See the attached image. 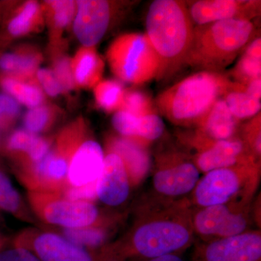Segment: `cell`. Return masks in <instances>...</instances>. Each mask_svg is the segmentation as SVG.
<instances>
[{"label":"cell","mask_w":261,"mask_h":261,"mask_svg":"<svg viewBox=\"0 0 261 261\" xmlns=\"http://www.w3.org/2000/svg\"><path fill=\"white\" fill-rule=\"evenodd\" d=\"M141 208L121 241L105 247L113 261L129 255L154 258L188 246L195 233L190 201L158 198Z\"/></svg>","instance_id":"cell-1"},{"label":"cell","mask_w":261,"mask_h":261,"mask_svg":"<svg viewBox=\"0 0 261 261\" xmlns=\"http://www.w3.org/2000/svg\"><path fill=\"white\" fill-rule=\"evenodd\" d=\"M195 25L185 1L155 0L146 18V35L159 57L157 80L171 76L185 65Z\"/></svg>","instance_id":"cell-2"},{"label":"cell","mask_w":261,"mask_h":261,"mask_svg":"<svg viewBox=\"0 0 261 261\" xmlns=\"http://www.w3.org/2000/svg\"><path fill=\"white\" fill-rule=\"evenodd\" d=\"M232 84L224 73L200 71L163 91L154 102L157 110L174 124L197 127Z\"/></svg>","instance_id":"cell-3"},{"label":"cell","mask_w":261,"mask_h":261,"mask_svg":"<svg viewBox=\"0 0 261 261\" xmlns=\"http://www.w3.org/2000/svg\"><path fill=\"white\" fill-rule=\"evenodd\" d=\"M257 37L252 20H227L197 25L185 65L221 73Z\"/></svg>","instance_id":"cell-4"},{"label":"cell","mask_w":261,"mask_h":261,"mask_svg":"<svg viewBox=\"0 0 261 261\" xmlns=\"http://www.w3.org/2000/svg\"><path fill=\"white\" fill-rule=\"evenodd\" d=\"M89 129L84 118H76L58 132L49 152L40 161L14 170L28 192L61 193L68 186L70 158Z\"/></svg>","instance_id":"cell-5"},{"label":"cell","mask_w":261,"mask_h":261,"mask_svg":"<svg viewBox=\"0 0 261 261\" xmlns=\"http://www.w3.org/2000/svg\"><path fill=\"white\" fill-rule=\"evenodd\" d=\"M260 162L236 165L206 173L192 193L197 207L218 205H250L259 185Z\"/></svg>","instance_id":"cell-6"},{"label":"cell","mask_w":261,"mask_h":261,"mask_svg":"<svg viewBox=\"0 0 261 261\" xmlns=\"http://www.w3.org/2000/svg\"><path fill=\"white\" fill-rule=\"evenodd\" d=\"M106 60L115 76L126 83L142 85L159 75V57L146 34L120 35L108 47Z\"/></svg>","instance_id":"cell-7"},{"label":"cell","mask_w":261,"mask_h":261,"mask_svg":"<svg viewBox=\"0 0 261 261\" xmlns=\"http://www.w3.org/2000/svg\"><path fill=\"white\" fill-rule=\"evenodd\" d=\"M31 210L47 224L63 228L111 224L94 203L72 201L56 192H28Z\"/></svg>","instance_id":"cell-8"},{"label":"cell","mask_w":261,"mask_h":261,"mask_svg":"<svg viewBox=\"0 0 261 261\" xmlns=\"http://www.w3.org/2000/svg\"><path fill=\"white\" fill-rule=\"evenodd\" d=\"M13 246L28 250L39 261H109L102 249L84 248L60 233L36 228L19 233L13 239Z\"/></svg>","instance_id":"cell-9"},{"label":"cell","mask_w":261,"mask_h":261,"mask_svg":"<svg viewBox=\"0 0 261 261\" xmlns=\"http://www.w3.org/2000/svg\"><path fill=\"white\" fill-rule=\"evenodd\" d=\"M250 205H218L192 211L194 233L206 242L230 238L248 231Z\"/></svg>","instance_id":"cell-10"},{"label":"cell","mask_w":261,"mask_h":261,"mask_svg":"<svg viewBox=\"0 0 261 261\" xmlns=\"http://www.w3.org/2000/svg\"><path fill=\"white\" fill-rule=\"evenodd\" d=\"M73 29L83 47H95L118 18L124 2L107 0L75 1Z\"/></svg>","instance_id":"cell-11"},{"label":"cell","mask_w":261,"mask_h":261,"mask_svg":"<svg viewBox=\"0 0 261 261\" xmlns=\"http://www.w3.org/2000/svg\"><path fill=\"white\" fill-rule=\"evenodd\" d=\"M200 178V171L193 161L182 154H168L157 161L152 187L161 198L174 200L193 191Z\"/></svg>","instance_id":"cell-12"},{"label":"cell","mask_w":261,"mask_h":261,"mask_svg":"<svg viewBox=\"0 0 261 261\" xmlns=\"http://www.w3.org/2000/svg\"><path fill=\"white\" fill-rule=\"evenodd\" d=\"M191 143L197 150L193 163L202 172L252 161L260 162L252 155L238 135L228 140L212 141L195 133Z\"/></svg>","instance_id":"cell-13"},{"label":"cell","mask_w":261,"mask_h":261,"mask_svg":"<svg viewBox=\"0 0 261 261\" xmlns=\"http://www.w3.org/2000/svg\"><path fill=\"white\" fill-rule=\"evenodd\" d=\"M198 261H260V230L206 242L199 247Z\"/></svg>","instance_id":"cell-14"},{"label":"cell","mask_w":261,"mask_h":261,"mask_svg":"<svg viewBox=\"0 0 261 261\" xmlns=\"http://www.w3.org/2000/svg\"><path fill=\"white\" fill-rule=\"evenodd\" d=\"M192 22L197 25L227 20H252L260 15L258 0L185 1Z\"/></svg>","instance_id":"cell-15"},{"label":"cell","mask_w":261,"mask_h":261,"mask_svg":"<svg viewBox=\"0 0 261 261\" xmlns=\"http://www.w3.org/2000/svg\"><path fill=\"white\" fill-rule=\"evenodd\" d=\"M105 152L89 130L75 149L68 168V186L80 187L97 181L102 171Z\"/></svg>","instance_id":"cell-16"},{"label":"cell","mask_w":261,"mask_h":261,"mask_svg":"<svg viewBox=\"0 0 261 261\" xmlns=\"http://www.w3.org/2000/svg\"><path fill=\"white\" fill-rule=\"evenodd\" d=\"M130 188L129 178L119 156L112 152L106 153L97 180V198L106 205L117 207L126 202Z\"/></svg>","instance_id":"cell-17"},{"label":"cell","mask_w":261,"mask_h":261,"mask_svg":"<svg viewBox=\"0 0 261 261\" xmlns=\"http://www.w3.org/2000/svg\"><path fill=\"white\" fill-rule=\"evenodd\" d=\"M45 27L42 5L36 1L21 3L5 18L0 31V47L14 40L40 32Z\"/></svg>","instance_id":"cell-18"},{"label":"cell","mask_w":261,"mask_h":261,"mask_svg":"<svg viewBox=\"0 0 261 261\" xmlns=\"http://www.w3.org/2000/svg\"><path fill=\"white\" fill-rule=\"evenodd\" d=\"M147 147L118 135L108 136L106 152L119 156L128 173L130 186L139 185L148 171L150 159Z\"/></svg>","instance_id":"cell-19"},{"label":"cell","mask_w":261,"mask_h":261,"mask_svg":"<svg viewBox=\"0 0 261 261\" xmlns=\"http://www.w3.org/2000/svg\"><path fill=\"white\" fill-rule=\"evenodd\" d=\"M112 124L120 136L145 147L159 139L165 130L164 122L158 114L136 117L126 111H118L113 115Z\"/></svg>","instance_id":"cell-20"},{"label":"cell","mask_w":261,"mask_h":261,"mask_svg":"<svg viewBox=\"0 0 261 261\" xmlns=\"http://www.w3.org/2000/svg\"><path fill=\"white\" fill-rule=\"evenodd\" d=\"M41 5L49 30V47L53 54L64 48L63 33L73 23L76 3L70 0H49Z\"/></svg>","instance_id":"cell-21"},{"label":"cell","mask_w":261,"mask_h":261,"mask_svg":"<svg viewBox=\"0 0 261 261\" xmlns=\"http://www.w3.org/2000/svg\"><path fill=\"white\" fill-rule=\"evenodd\" d=\"M42 55L31 45H22L12 51L0 53V74L23 80H35L40 68Z\"/></svg>","instance_id":"cell-22"},{"label":"cell","mask_w":261,"mask_h":261,"mask_svg":"<svg viewBox=\"0 0 261 261\" xmlns=\"http://www.w3.org/2000/svg\"><path fill=\"white\" fill-rule=\"evenodd\" d=\"M197 128L196 133L207 140H228L238 136L240 120L233 116L224 99L221 98L215 103Z\"/></svg>","instance_id":"cell-23"},{"label":"cell","mask_w":261,"mask_h":261,"mask_svg":"<svg viewBox=\"0 0 261 261\" xmlns=\"http://www.w3.org/2000/svg\"><path fill=\"white\" fill-rule=\"evenodd\" d=\"M70 65L75 87L94 89L102 80L105 62L95 47H81L70 58Z\"/></svg>","instance_id":"cell-24"},{"label":"cell","mask_w":261,"mask_h":261,"mask_svg":"<svg viewBox=\"0 0 261 261\" xmlns=\"http://www.w3.org/2000/svg\"><path fill=\"white\" fill-rule=\"evenodd\" d=\"M0 88L29 109L46 103V94L36 80H20L0 74Z\"/></svg>","instance_id":"cell-25"},{"label":"cell","mask_w":261,"mask_h":261,"mask_svg":"<svg viewBox=\"0 0 261 261\" xmlns=\"http://www.w3.org/2000/svg\"><path fill=\"white\" fill-rule=\"evenodd\" d=\"M230 75L236 83L245 86L252 81L261 78V39H254L242 53Z\"/></svg>","instance_id":"cell-26"},{"label":"cell","mask_w":261,"mask_h":261,"mask_svg":"<svg viewBox=\"0 0 261 261\" xmlns=\"http://www.w3.org/2000/svg\"><path fill=\"white\" fill-rule=\"evenodd\" d=\"M225 103L238 120L252 118L260 113V101L245 92V86L233 82L232 86L223 96Z\"/></svg>","instance_id":"cell-27"},{"label":"cell","mask_w":261,"mask_h":261,"mask_svg":"<svg viewBox=\"0 0 261 261\" xmlns=\"http://www.w3.org/2000/svg\"><path fill=\"white\" fill-rule=\"evenodd\" d=\"M108 224L75 228H61L59 229H61V236L70 243L89 250H98L100 247H104L109 238Z\"/></svg>","instance_id":"cell-28"},{"label":"cell","mask_w":261,"mask_h":261,"mask_svg":"<svg viewBox=\"0 0 261 261\" xmlns=\"http://www.w3.org/2000/svg\"><path fill=\"white\" fill-rule=\"evenodd\" d=\"M0 210L24 221H32L21 196L6 173L0 168Z\"/></svg>","instance_id":"cell-29"},{"label":"cell","mask_w":261,"mask_h":261,"mask_svg":"<svg viewBox=\"0 0 261 261\" xmlns=\"http://www.w3.org/2000/svg\"><path fill=\"white\" fill-rule=\"evenodd\" d=\"M60 115L59 108L47 102L30 108L24 115L23 128L34 135L45 133L55 126Z\"/></svg>","instance_id":"cell-30"},{"label":"cell","mask_w":261,"mask_h":261,"mask_svg":"<svg viewBox=\"0 0 261 261\" xmlns=\"http://www.w3.org/2000/svg\"><path fill=\"white\" fill-rule=\"evenodd\" d=\"M125 91L119 81L101 80L94 87V99L98 106L106 112L116 113L121 109Z\"/></svg>","instance_id":"cell-31"},{"label":"cell","mask_w":261,"mask_h":261,"mask_svg":"<svg viewBox=\"0 0 261 261\" xmlns=\"http://www.w3.org/2000/svg\"><path fill=\"white\" fill-rule=\"evenodd\" d=\"M38 136L23 128H17L10 134L5 141L4 150L13 162V166H18L25 161Z\"/></svg>","instance_id":"cell-32"},{"label":"cell","mask_w":261,"mask_h":261,"mask_svg":"<svg viewBox=\"0 0 261 261\" xmlns=\"http://www.w3.org/2000/svg\"><path fill=\"white\" fill-rule=\"evenodd\" d=\"M119 111H126L136 117L158 114L155 102L148 94L137 89L125 91L123 103Z\"/></svg>","instance_id":"cell-33"},{"label":"cell","mask_w":261,"mask_h":261,"mask_svg":"<svg viewBox=\"0 0 261 261\" xmlns=\"http://www.w3.org/2000/svg\"><path fill=\"white\" fill-rule=\"evenodd\" d=\"M53 69L51 71L61 84L64 93L70 92L75 88L73 73H72L70 58L63 51H58L51 54Z\"/></svg>","instance_id":"cell-34"},{"label":"cell","mask_w":261,"mask_h":261,"mask_svg":"<svg viewBox=\"0 0 261 261\" xmlns=\"http://www.w3.org/2000/svg\"><path fill=\"white\" fill-rule=\"evenodd\" d=\"M252 155L260 161L261 156V114L259 113L247 122L241 130L240 137Z\"/></svg>","instance_id":"cell-35"},{"label":"cell","mask_w":261,"mask_h":261,"mask_svg":"<svg viewBox=\"0 0 261 261\" xmlns=\"http://www.w3.org/2000/svg\"><path fill=\"white\" fill-rule=\"evenodd\" d=\"M20 106L9 94L0 92V132H8L15 126L21 113Z\"/></svg>","instance_id":"cell-36"},{"label":"cell","mask_w":261,"mask_h":261,"mask_svg":"<svg viewBox=\"0 0 261 261\" xmlns=\"http://www.w3.org/2000/svg\"><path fill=\"white\" fill-rule=\"evenodd\" d=\"M61 194L70 200L94 203L98 199L97 181L80 187L68 186Z\"/></svg>","instance_id":"cell-37"},{"label":"cell","mask_w":261,"mask_h":261,"mask_svg":"<svg viewBox=\"0 0 261 261\" xmlns=\"http://www.w3.org/2000/svg\"><path fill=\"white\" fill-rule=\"evenodd\" d=\"M36 80L44 94L49 97H56L64 94L61 84L49 68H39L36 73Z\"/></svg>","instance_id":"cell-38"},{"label":"cell","mask_w":261,"mask_h":261,"mask_svg":"<svg viewBox=\"0 0 261 261\" xmlns=\"http://www.w3.org/2000/svg\"><path fill=\"white\" fill-rule=\"evenodd\" d=\"M0 261H39L37 257L34 256L32 252L20 248L13 247L8 250H0Z\"/></svg>","instance_id":"cell-39"},{"label":"cell","mask_w":261,"mask_h":261,"mask_svg":"<svg viewBox=\"0 0 261 261\" xmlns=\"http://www.w3.org/2000/svg\"><path fill=\"white\" fill-rule=\"evenodd\" d=\"M245 92L251 97L260 101L261 78L250 82L245 86Z\"/></svg>","instance_id":"cell-40"},{"label":"cell","mask_w":261,"mask_h":261,"mask_svg":"<svg viewBox=\"0 0 261 261\" xmlns=\"http://www.w3.org/2000/svg\"><path fill=\"white\" fill-rule=\"evenodd\" d=\"M147 261H185L180 258L177 255L170 254V255H163L154 258L148 259Z\"/></svg>","instance_id":"cell-41"},{"label":"cell","mask_w":261,"mask_h":261,"mask_svg":"<svg viewBox=\"0 0 261 261\" xmlns=\"http://www.w3.org/2000/svg\"><path fill=\"white\" fill-rule=\"evenodd\" d=\"M5 242H6V239H5V237H3V235L0 234V250H1V249L4 246Z\"/></svg>","instance_id":"cell-42"}]
</instances>
